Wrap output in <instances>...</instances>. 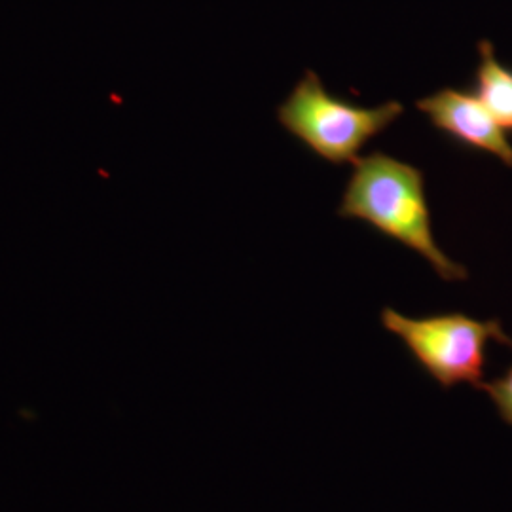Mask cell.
<instances>
[{
  "instance_id": "4",
  "label": "cell",
  "mask_w": 512,
  "mask_h": 512,
  "mask_svg": "<svg viewBox=\"0 0 512 512\" xmlns=\"http://www.w3.org/2000/svg\"><path fill=\"white\" fill-rule=\"evenodd\" d=\"M416 109L459 147L490 154L512 169V143L507 131L495 122L475 92L442 88L418 99Z\"/></svg>"
},
{
  "instance_id": "2",
  "label": "cell",
  "mask_w": 512,
  "mask_h": 512,
  "mask_svg": "<svg viewBox=\"0 0 512 512\" xmlns=\"http://www.w3.org/2000/svg\"><path fill=\"white\" fill-rule=\"evenodd\" d=\"M399 101L359 107L332 95L313 71H306L279 105L277 122L311 152L332 165L355 164L361 150L403 116Z\"/></svg>"
},
{
  "instance_id": "1",
  "label": "cell",
  "mask_w": 512,
  "mask_h": 512,
  "mask_svg": "<svg viewBox=\"0 0 512 512\" xmlns=\"http://www.w3.org/2000/svg\"><path fill=\"white\" fill-rule=\"evenodd\" d=\"M342 219L361 220L427 260L444 281H465L463 264L437 243L425 196V179L416 165L385 152H370L353 164L338 207Z\"/></svg>"
},
{
  "instance_id": "5",
  "label": "cell",
  "mask_w": 512,
  "mask_h": 512,
  "mask_svg": "<svg viewBox=\"0 0 512 512\" xmlns=\"http://www.w3.org/2000/svg\"><path fill=\"white\" fill-rule=\"evenodd\" d=\"M478 57L476 97L501 128L512 131V67L497 59L494 44L490 40H482L478 44Z\"/></svg>"
},
{
  "instance_id": "6",
  "label": "cell",
  "mask_w": 512,
  "mask_h": 512,
  "mask_svg": "<svg viewBox=\"0 0 512 512\" xmlns=\"http://www.w3.org/2000/svg\"><path fill=\"white\" fill-rule=\"evenodd\" d=\"M480 389L488 393L495 404L501 420L512 425V366L492 382H484Z\"/></svg>"
},
{
  "instance_id": "3",
  "label": "cell",
  "mask_w": 512,
  "mask_h": 512,
  "mask_svg": "<svg viewBox=\"0 0 512 512\" xmlns=\"http://www.w3.org/2000/svg\"><path fill=\"white\" fill-rule=\"evenodd\" d=\"M385 330L401 338L416 363L444 389L469 384L482 387L486 348L490 342L512 349V338L501 323L480 321L465 313L406 317L393 308L382 310Z\"/></svg>"
}]
</instances>
